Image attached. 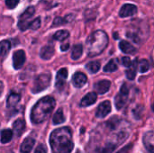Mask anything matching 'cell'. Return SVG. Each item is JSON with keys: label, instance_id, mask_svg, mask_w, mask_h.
<instances>
[{"label": "cell", "instance_id": "cell-19", "mask_svg": "<svg viewBox=\"0 0 154 153\" xmlns=\"http://www.w3.org/2000/svg\"><path fill=\"white\" fill-rule=\"evenodd\" d=\"M13 128L14 131V133L16 136H21L24 128H25V122L23 119H17L16 121H14V123L13 124Z\"/></svg>", "mask_w": 154, "mask_h": 153}, {"label": "cell", "instance_id": "cell-6", "mask_svg": "<svg viewBox=\"0 0 154 153\" xmlns=\"http://www.w3.org/2000/svg\"><path fill=\"white\" fill-rule=\"evenodd\" d=\"M129 96V88L125 84H124L120 89V92L115 98V105L117 110H121L126 104Z\"/></svg>", "mask_w": 154, "mask_h": 153}, {"label": "cell", "instance_id": "cell-3", "mask_svg": "<svg viewBox=\"0 0 154 153\" xmlns=\"http://www.w3.org/2000/svg\"><path fill=\"white\" fill-rule=\"evenodd\" d=\"M108 45V36L101 30L94 32L88 36L86 41L87 52L89 57H95L101 54Z\"/></svg>", "mask_w": 154, "mask_h": 153}, {"label": "cell", "instance_id": "cell-22", "mask_svg": "<svg viewBox=\"0 0 154 153\" xmlns=\"http://www.w3.org/2000/svg\"><path fill=\"white\" fill-rule=\"evenodd\" d=\"M83 53V46L81 44H76L72 48L71 58L73 60H79Z\"/></svg>", "mask_w": 154, "mask_h": 153}, {"label": "cell", "instance_id": "cell-32", "mask_svg": "<svg viewBox=\"0 0 154 153\" xmlns=\"http://www.w3.org/2000/svg\"><path fill=\"white\" fill-rule=\"evenodd\" d=\"M19 3V0H5V5L8 8L13 9Z\"/></svg>", "mask_w": 154, "mask_h": 153}, {"label": "cell", "instance_id": "cell-38", "mask_svg": "<svg viewBox=\"0 0 154 153\" xmlns=\"http://www.w3.org/2000/svg\"><path fill=\"white\" fill-rule=\"evenodd\" d=\"M77 153H80V151H78V152Z\"/></svg>", "mask_w": 154, "mask_h": 153}, {"label": "cell", "instance_id": "cell-34", "mask_svg": "<svg viewBox=\"0 0 154 153\" xmlns=\"http://www.w3.org/2000/svg\"><path fill=\"white\" fill-rule=\"evenodd\" d=\"M34 153H47V150H46V148L44 147V145L40 144V145L36 148L35 152Z\"/></svg>", "mask_w": 154, "mask_h": 153}, {"label": "cell", "instance_id": "cell-17", "mask_svg": "<svg viewBox=\"0 0 154 153\" xmlns=\"http://www.w3.org/2000/svg\"><path fill=\"white\" fill-rule=\"evenodd\" d=\"M54 54V48L53 46L47 45L42 48L40 51V57L43 60H50Z\"/></svg>", "mask_w": 154, "mask_h": 153}, {"label": "cell", "instance_id": "cell-20", "mask_svg": "<svg viewBox=\"0 0 154 153\" xmlns=\"http://www.w3.org/2000/svg\"><path fill=\"white\" fill-rule=\"evenodd\" d=\"M11 48V43L7 40H4L0 41V60L5 59L8 54Z\"/></svg>", "mask_w": 154, "mask_h": 153}, {"label": "cell", "instance_id": "cell-24", "mask_svg": "<svg viewBox=\"0 0 154 153\" xmlns=\"http://www.w3.org/2000/svg\"><path fill=\"white\" fill-rule=\"evenodd\" d=\"M136 66H137V60L134 61V63L131 64V66L126 70L125 73H126V77H127L128 79L134 80L135 78V76H136Z\"/></svg>", "mask_w": 154, "mask_h": 153}, {"label": "cell", "instance_id": "cell-2", "mask_svg": "<svg viewBox=\"0 0 154 153\" xmlns=\"http://www.w3.org/2000/svg\"><path fill=\"white\" fill-rule=\"evenodd\" d=\"M55 105V99L51 96H44L41 98L32 108L31 121L35 124L46 121L51 115Z\"/></svg>", "mask_w": 154, "mask_h": 153}, {"label": "cell", "instance_id": "cell-7", "mask_svg": "<svg viewBox=\"0 0 154 153\" xmlns=\"http://www.w3.org/2000/svg\"><path fill=\"white\" fill-rule=\"evenodd\" d=\"M25 61V53L23 50H18L14 51L13 55V65L15 69H20Z\"/></svg>", "mask_w": 154, "mask_h": 153}, {"label": "cell", "instance_id": "cell-15", "mask_svg": "<svg viewBox=\"0 0 154 153\" xmlns=\"http://www.w3.org/2000/svg\"><path fill=\"white\" fill-rule=\"evenodd\" d=\"M35 143V140L32 137H27L22 143L21 148H20V152L21 153H30L32 151L33 145Z\"/></svg>", "mask_w": 154, "mask_h": 153}, {"label": "cell", "instance_id": "cell-8", "mask_svg": "<svg viewBox=\"0 0 154 153\" xmlns=\"http://www.w3.org/2000/svg\"><path fill=\"white\" fill-rule=\"evenodd\" d=\"M111 104L109 101H104L103 103H101L97 109V112H96V116L98 117V118H104L106 117L110 112H111Z\"/></svg>", "mask_w": 154, "mask_h": 153}, {"label": "cell", "instance_id": "cell-36", "mask_svg": "<svg viewBox=\"0 0 154 153\" xmlns=\"http://www.w3.org/2000/svg\"><path fill=\"white\" fill-rule=\"evenodd\" d=\"M69 48V42H65V43H63V44L60 45V50H61L62 51L68 50Z\"/></svg>", "mask_w": 154, "mask_h": 153}, {"label": "cell", "instance_id": "cell-28", "mask_svg": "<svg viewBox=\"0 0 154 153\" xmlns=\"http://www.w3.org/2000/svg\"><path fill=\"white\" fill-rule=\"evenodd\" d=\"M117 68H118V66H117L116 60H111L105 66L104 71H105V72H114V71H116V70L117 69Z\"/></svg>", "mask_w": 154, "mask_h": 153}, {"label": "cell", "instance_id": "cell-14", "mask_svg": "<svg viewBox=\"0 0 154 153\" xmlns=\"http://www.w3.org/2000/svg\"><path fill=\"white\" fill-rule=\"evenodd\" d=\"M143 144L151 153L154 151V133L152 131L146 133L143 136Z\"/></svg>", "mask_w": 154, "mask_h": 153}, {"label": "cell", "instance_id": "cell-27", "mask_svg": "<svg viewBox=\"0 0 154 153\" xmlns=\"http://www.w3.org/2000/svg\"><path fill=\"white\" fill-rule=\"evenodd\" d=\"M137 66L141 73H144L150 69V64L147 60H141L139 62H137Z\"/></svg>", "mask_w": 154, "mask_h": 153}, {"label": "cell", "instance_id": "cell-12", "mask_svg": "<svg viewBox=\"0 0 154 153\" xmlns=\"http://www.w3.org/2000/svg\"><path fill=\"white\" fill-rule=\"evenodd\" d=\"M88 81V78L84 73L81 72H77L75 73V75L72 77V84L75 87H82L83 86H85V84Z\"/></svg>", "mask_w": 154, "mask_h": 153}, {"label": "cell", "instance_id": "cell-35", "mask_svg": "<svg viewBox=\"0 0 154 153\" xmlns=\"http://www.w3.org/2000/svg\"><path fill=\"white\" fill-rule=\"evenodd\" d=\"M132 148H133V144H128L127 146L124 147L123 149H121L118 152L116 153H129Z\"/></svg>", "mask_w": 154, "mask_h": 153}, {"label": "cell", "instance_id": "cell-29", "mask_svg": "<svg viewBox=\"0 0 154 153\" xmlns=\"http://www.w3.org/2000/svg\"><path fill=\"white\" fill-rule=\"evenodd\" d=\"M71 16V14H69V15H68V16H66L65 18H62V17H56L55 18V20L53 21V25H60V24H63V23H69V22H71L72 20H70V19H69V17Z\"/></svg>", "mask_w": 154, "mask_h": 153}, {"label": "cell", "instance_id": "cell-26", "mask_svg": "<svg viewBox=\"0 0 154 153\" xmlns=\"http://www.w3.org/2000/svg\"><path fill=\"white\" fill-rule=\"evenodd\" d=\"M69 36V32L66 30H60V31H58L54 35H53V39L54 40H57V41H64L66 40L68 37Z\"/></svg>", "mask_w": 154, "mask_h": 153}, {"label": "cell", "instance_id": "cell-23", "mask_svg": "<svg viewBox=\"0 0 154 153\" xmlns=\"http://www.w3.org/2000/svg\"><path fill=\"white\" fill-rule=\"evenodd\" d=\"M52 122H53V124H60L65 122V116H64L62 109L57 110V112L53 115Z\"/></svg>", "mask_w": 154, "mask_h": 153}, {"label": "cell", "instance_id": "cell-16", "mask_svg": "<svg viewBox=\"0 0 154 153\" xmlns=\"http://www.w3.org/2000/svg\"><path fill=\"white\" fill-rule=\"evenodd\" d=\"M119 47L121 50L126 54H134L137 51V49L127 41H121L119 43Z\"/></svg>", "mask_w": 154, "mask_h": 153}, {"label": "cell", "instance_id": "cell-1", "mask_svg": "<svg viewBox=\"0 0 154 153\" xmlns=\"http://www.w3.org/2000/svg\"><path fill=\"white\" fill-rule=\"evenodd\" d=\"M50 144L52 153H71L74 143L70 128L61 127L54 130L50 137Z\"/></svg>", "mask_w": 154, "mask_h": 153}, {"label": "cell", "instance_id": "cell-10", "mask_svg": "<svg viewBox=\"0 0 154 153\" xmlns=\"http://www.w3.org/2000/svg\"><path fill=\"white\" fill-rule=\"evenodd\" d=\"M110 87H111V82L109 80H100L94 85L96 94L98 95H104L106 92H108Z\"/></svg>", "mask_w": 154, "mask_h": 153}, {"label": "cell", "instance_id": "cell-37", "mask_svg": "<svg viewBox=\"0 0 154 153\" xmlns=\"http://www.w3.org/2000/svg\"><path fill=\"white\" fill-rule=\"evenodd\" d=\"M3 89H4V86H3V83L0 81V96H1V94L3 92Z\"/></svg>", "mask_w": 154, "mask_h": 153}, {"label": "cell", "instance_id": "cell-13", "mask_svg": "<svg viewBox=\"0 0 154 153\" xmlns=\"http://www.w3.org/2000/svg\"><path fill=\"white\" fill-rule=\"evenodd\" d=\"M97 95L95 92L88 93L81 99L79 106L81 107H87V106H92L97 102Z\"/></svg>", "mask_w": 154, "mask_h": 153}, {"label": "cell", "instance_id": "cell-25", "mask_svg": "<svg viewBox=\"0 0 154 153\" xmlns=\"http://www.w3.org/2000/svg\"><path fill=\"white\" fill-rule=\"evenodd\" d=\"M100 62H98V61H91V62H89V63H88L87 64V66H86V69L89 71V72H91V73H97L99 69H100Z\"/></svg>", "mask_w": 154, "mask_h": 153}, {"label": "cell", "instance_id": "cell-30", "mask_svg": "<svg viewBox=\"0 0 154 153\" xmlns=\"http://www.w3.org/2000/svg\"><path fill=\"white\" fill-rule=\"evenodd\" d=\"M40 26H41V18L40 17L33 19L29 24V28L32 30H37L38 28H40Z\"/></svg>", "mask_w": 154, "mask_h": 153}, {"label": "cell", "instance_id": "cell-11", "mask_svg": "<svg viewBox=\"0 0 154 153\" xmlns=\"http://www.w3.org/2000/svg\"><path fill=\"white\" fill-rule=\"evenodd\" d=\"M68 70L67 69L63 68V69H60L57 75H56V83H55V86L58 89H60L63 87L64 84H65V81L68 78Z\"/></svg>", "mask_w": 154, "mask_h": 153}, {"label": "cell", "instance_id": "cell-4", "mask_svg": "<svg viewBox=\"0 0 154 153\" xmlns=\"http://www.w3.org/2000/svg\"><path fill=\"white\" fill-rule=\"evenodd\" d=\"M51 80V75L50 72H46V73H42L39 75L34 80L32 92L33 94H37L45 90L50 86Z\"/></svg>", "mask_w": 154, "mask_h": 153}, {"label": "cell", "instance_id": "cell-21", "mask_svg": "<svg viewBox=\"0 0 154 153\" xmlns=\"http://www.w3.org/2000/svg\"><path fill=\"white\" fill-rule=\"evenodd\" d=\"M12 137H13V131H11L10 129H5V130L2 131V133H1L0 142H1V143L5 144L12 140Z\"/></svg>", "mask_w": 154, "mask_h": 153}, {"label": "cell", "instance_id": "cell-5", "mask_svg": "<svg viewBox=\"0 0 154 153\" xmlns=\"http://www.w3.org/2000/svg\"><path fill=\"white\" fill-rule=\"evenodd\" d=\"M35 13V8L33 6H29L19 17L18 21V27L21 31H26L29 29L30 24V19L33 16Z\"/></svg>", "mask_w": 154, "mask_h": 153}, {"label": "cell", "instance_id": "cell-31", "mask_svg": "<svg viewBox=\"0 0 154 153\" xmlns=\"http://www.w3.org/2000/svg\"><path fill=\"white\" fill-rule=\"evenodd\" d=\"M143 112V106H138L137 108H135V109L134 110V117H135L136 119H140V118L142 117Z\"/></svg>", "mask_w": 154, "mask_h": 153}, {"label": "cell", "instance_id": "cell-18", "mask_svg": "<svg viewBox=\"0 0 154 153\" xmlns=\"http://www.w3.org/2000/svg\"><path fill=\"white\" fill-rule=\"evenodd\" d=\"M21 99V96L19 94L17 93H14V92H11L7 97V101H6V106L8 108H12L14 106H15L18 102L20 101Z\"/></svg>", "mask_w": 154, "mask_h": 153}, {"label": "cell", "instance_id": "cell-33", "mask_svg": "<svg viewBox=\"0 0 154 153\" xmlns=\"http://www.w3.org/2000/svg\"><path fill=\"white\" fill-rule=\"evenodd\" d=\"M122 64L126 67V68H129L132 64V61H131V59L129 57H124L122 58Z\"/></svg>", "mask_w": 154, "mask_h": 153}, {"label": "cell", "instance_id": "cell-9", "mask_svg": "<svg viewBox=\"0 0 154 153\" xmlns=\"http://www.w3.org/2000/svg\"><path fill=\"white\" fill-rule=\"evenodd\" d=\"M137 13V6L132 4H125L124 5L119 12V15L121 17H129L133 16Z\"/></svg>", "mask_w": 154, "mask_h": 153}]
</instances>
